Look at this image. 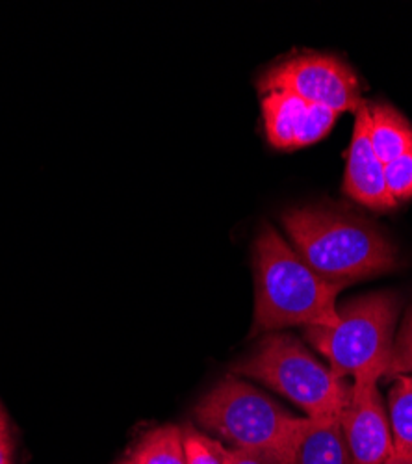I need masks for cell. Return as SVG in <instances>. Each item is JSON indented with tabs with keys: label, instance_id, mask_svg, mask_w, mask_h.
<instances>
[{
	"label": "cell",
	"instance_id": "7",
	"mask_svg": "<svg viewBox=\"0 0 412 464\" xmlns=\"http://www.w3.org/2000/svg\"><path fill=\"white\" fill-rule=\"evenodd\" d=\"M381 377L376 370L355 375L348 405L340 414L355 464H383L394 453L390 421L378 389Z\"/></svg>",
	"mask_w": 412,
	"mask_h": 464
},
{
	"label": "cell",
	"instance_id": "10",
	"mask_svg": "<svg viewBox=\"0 0 412 464\" xmlns=\"http://www.w3.org/2000/svg\"><path fill=\"white\" fill-rule=\"evenodd\" d=\"M290 464H355L340 416L299 418L290 448Z\"/></svg>",
	"mask_w": 412,
	"mask_h": 464
},
{
	"label": "cell",
	"instance_id": "3",
	"mask_svg": "<svg viewBox=\"0 0 412 464\" xmlns=\"http://www.w3.org/2000/svg\"><path fill=\"white\" fill-rule=\"evenodd\" d=\"M194 414L205 430L231 448L254 453L270 464H290L299 418L249 382L227 375L199 400Z\"/></svg>",
	"mask_w": 412,
	"mask_h": 464
},
{
	"label": "cell",
	"instance_id": "13",
	"mask_svg": "<svg viewBox=\"0 0 412 464\" xmlns=\"http://www.w3.org/2000/svg\"><path fill=\"white\" fill-rule=\"evenodd\" d=\"M388 396L394 453L412 457V377L398 375Z\"/></svg>",
	"mask_w": 412,
	"mask_h": 464
},
{
	"label": "cell",
	"instance_id": "20",
	"mask_svg": "<svg viewBox=\"0 0 412 464\" xmlns=\"http://www.w3.org/2000/svg\"><path fill=\"white\" fill-rule=\"evenodd\" d=\"M6 433H8V421L3 409H0V435H6Z\"/></svg>",
	"mask_w": 412,
	"mask_h": 464
},
{
	"label": "cell",
	"instance_id": "15",
	"mask_svg": "<svg viewBox=\"0 0 412 464\" xmlns=\"http://www.w3.org/2000/svg\"><path fill=\"white\" fill-rule=\"evenodd\" d=\"M184 451L188 464H223L221 442L194 428H184Z\"/></svg>",
	"mask_w": 412,
	"mask_h": 464
},
{
	"label": "cell",
	"instance_id": "9",
	"mask_svg": "<svg viewBox=\"0 0 412 464\" xmlns=\"http://www.w3.org/2000/svg\"><path fill=\"white\" fill-rule=\"evenodd\" d=\"M344 191L357 203L373 210H388L398 205L387 188L385 164L376 157L369 143L368 102L355 113V129L348 150Z\"/></svg>",
	"mask_w": 412,
	"mask_h": 464
},
{
	"label": "cell",
	"instance_id": "17",
	"mask_svg": "<svg viewBox=\"0 0 412 464\" xmlns=\"http://www.w3.org/2000/svg\"><path fill=\"white\" fill-rule=\"evenodd\" d=\"M221 457H223V464H270L268 460H264L254 453L227 448L223 444H221Z\"/></svg>",
	"mask_w": 412,
	"mask_h": 464
},
{
	"label": "cell",
	"instance_id": "11",
	"mask_svg": "<svg viewBox=\"0 0 412 464\" xmlns=\"http://www.w3.org/2000/svg\"><path fill=\"white\" fill-rule=\"evenodd\" d=\"M369 143L376 157L388 164L412 147V127L388 104H368Z\"/></svg>",
	"mask_w": 412,
	"mask_h": 464
},
{
	"label": "cell",
	"instance_id": "18",
	"mask_svg": "<svg viewBox=\"0 0 412 464\" xmlns=\"http://www.w3.org/2000/svg\"><path fill=\"white\" fill-rule=\"evenodd\" d=\"M0 464H12V440L10 435H0Z\"/></svg>",
	"mask_w": 412,
	"mask_h": 464
},
{
	"label": "cell",
	"instance_id": "6",
	"mask_svg": "<svg viewBox=\"0 0 412 464\" xmlns=\"http://www.w3.org/2000/svg\"><path fill=\"white\" fill-rule=\"evenodd\" d=\"M258 88L262 95L288 92L336 113H357L366 104L357 74L344 62L327 54H305L286 60L262 76Z\"/></svg>",
	"mask_w": 412,
	"mask_h": 464
},
{
	"label": "cell",
	"instance_id": "19",
	"mask_svg": "<svg viewBox=\"0 0 412 464\" xmlns=\"http://www.w3.org/2000/svg\"><path fill=\"white\" fill-rule=\"evenodd\" d=\"M383 464H412V457H408V455H399V453H392Z\"/></svg>",
	"mask_w": 412,
	"mask_h": 464
},
{
	"label": "cell",
	"instance_id": "21",
	"mask_svg": "<svg viewBox=\"0 0 412 464\" xmlns=\"http://www.w3.org/2000/svg\"><path fill=\"white\" fill-rule=\"evenodd\" d=\"M120 464H134V462H132V460H130V459H127V460H121V462H120Z\"/></svg>",
	"mask_w": 412,
	"mask_h": 464
},
{
	"label": "cell",
	"instance_id": "16",
	"mask_svg": "<svg viewBox=\"0 0 412 464\" xmlns=\"http://www.w3.org/2000/svg\"><path fill=\"white\" fill-rule=\"evenodd\" d=\"M405 373H412V306L407 311L399 327V334L392 345L390 362L385 377L394 379Z\"/></svg>",
	"mask_w": 412,
	"mask_h": 464
},
{
	"label": "cell",
	"instance_id": "5",
	"mask_svg": "<svg viewBox=\"0 0 412 464\" xmlns=\"http://www.w3.org/2000/svg\"><path fill=\"white\" fill-rule=\"evenodd\" d=\"M401 299L394 292H379L350 301L334 327H307L305 338L325 355L339 375H359L376 370L387 375L394 345Z\"/></svg>",
	"mask_w": 412,
	"mask_h": 464
},
{
	"label": "cell",
	"instance_id": "2",
	"mask_svg": "<svg viewBox=\"0 0 412 464\" xmlns=\"http://www.w3.org/2000/svg\"><path fill=\"white\" fill-rule=\"evenodd\" d=\"M297 255L318 276L348 285L398 267L396 247L360 218L325 208H295L283 216Z\"/></svg>",
	"mask_w": 412,
	"mask_h": 464
},
{
	"label": "cell",
	"instance_id": "8",
	"mask_svg": "<svg viewBox=\"0 0 412 464\" xmlns=\"http://www.w3.org/2000/svg\"><path fill=\"white\" fill-rule=\"evenodd\" d=\"M262 115L270 143L277 149L292 150L312 145L327 136L339 113L288 92H272L262 95Z\"/></svg>",
	"mask_w": 412,
	"mask_h": 464
},
{
	"label": "cell",
	"instance_id": "1",
	"mask_svg": "<svg viewBox=\"0 0 412 464\" xmlns=\"http://www.w3.org/2000/svg\"><path fill=\"white\" fill-rule=\"evenodd\" d=\"M254 324L253 334L293 325L334 327L336 297L346 285L331 283L292 249L272 225L254 240Z\"/></svg>",
	"mask_w": 412,
	"mask_h": 464
},
{
	"label": "cell",
	"instance_id": "14",
	"mask_svg": "<svg viewBox=\"0 0 412 464\" xmlns=\"http://www.w3.org/2000/svg\"><path fill=\"white\" fill-rule=\"evenodd\" d=\"M385 180L396 203L412 198V147L388 164H385Z\"/></svg>",
	"mask_w": 412,
	"mask_h": 464
},
{
	"label": "cell",
	"instance_id": "4",
	"mask_svg": "<svg viewBox=\"0 0 412 464\" xmlns=\"http://www.w3.org/2000/svg\"><path fill=\"white\" fill-rule=\"evenodd\" d=\"M233 372L266 384L311 418L340 416L350 400L346 381L290 334L264 336L251 355L233 366Z\"/></svg>",
	"mask_w": 412,
	"mask_h": 464
},
{
	"label": "cell",
	"instance_id": "12",
	"mask_svg": "<svg viewBox=\"0 0 412 464\" xmlns=\"http://www.w3.org/2000/svg\"><path fill=\"white\" fill-rule=\"evenodd\" d=\"M134 464H188L184 451V431L177 425H164L143 435L130 457Z\"/></svg>",
	"mask_w": 412,
	"mask_h": 464
}]
</instances>
